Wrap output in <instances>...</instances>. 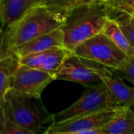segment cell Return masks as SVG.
I'll list each match as a JSON object with an SVG mask.
<instances>
[{
    "mask_svg": "<svg viewBox=\"0 0 134 134\" xmlns=\"http://www.w3.org/2000/svg\"><path fill=\"white\" fill-rule=\"evenodd\" d=\"M101 131L103 134H134V113L130 108L120 107Z\"/></svg>",
    "mask_w": 134,
    "mask_h": 134,
    "instance_id": "obj_11",
    "label": "cell"
},
{
    "mask_svg": "<svg viewBox=\"0 0 134 134\" xmlns=\"http://www.w3.org/2000/svg\"><path fill=\"white\" fill-rule=\"evenodd\" d=\"M114 107H117V105L107 86L103 82L86 86V90L75 103L57 114H53V122H59Z\"/></svg>",
    "mask_w": 134,
    "mask_h": 134,
    "instance_id": "obj_5",
    "label": "cell"
},
{
    "mask_svg": "<svg viewBox=\"0 0 134 134\" xmlns=\"http://www.w3.org/2000/svg\"><path fill=\"white\" fill-rule=\"evenodd\" d=\"M102 1H105V0H102Z\"/></svg>",
    "mask_w": 134,
    "mask_h": 134,
    "instance_id": "obj_25",
    "label": "cell"
},
{
    "mask_svg": "<svg viewBox=\"0 0 134 134\" xmlns=\"http://www.w3.org/2000/svg\"><path fill=\"white\" fill-rule=\"evenodd\" d=\"M61 46H64V35L60 27L17 46L16 55L20 58Z\"/></svg>",
    "mask_w": 134,
    "mask_h": 134,
    "instance_id": "obj_9",
    "label": "cell"
},
{
    "mask_svg": "<svg viewBox=\"0 0 134 134\" xmlns=\"http://www.w3.org/2000/svg\"><path fill=\"white\" fill-rule=\"evenodd\" d=\"M109 9V8H108ZM109 17L119 26L126 39L134 48V16L128 13L109 9Z\"/></svg>",
    "mask_w": 134,
    "mask_h": 134,
    "instance_id": "obj_17",
    "label": "cell"
},
{
    "mask_svg": "<svg viewBox=\"0 0 134 134\" xmlns=\"http://www.w3.org/2000/svg\"><path fill=\"white\" fill-rule=\"evenodd\" d=\"M66 16L38 5L27 12L20 20L16 35V47L42 35L60 28Z\"/></svg>",
    "mask_w": 134,
    "mask_h": 134,
    "instance_id": "obj_3",
    "label": "cell"
},
{
    "mask_svg": "<svg viewBox=\"0 0 134 134\" xmlns=\"http://www.w3.org/2000/svg\"><path fill=\"white\" fill-rule=\"evenodd\" d=\"M112 72L134 86V56L128 57L118 68L111 69Z\"/></svg>",
    "mask_w": 134,
    "mask_h": 134,
    "instance_id": "obj_20",
    "label": "cell"
},
{
    "mask_svg": "<svg viewBox=\"0 0 134 134\" xmlns=\"http://www.w3.org/2000/svg\"><path fill=\"white\" fill-rule=\"evenodd\" d=\"M101 32L109 38L127 57H133L134 48L128 42L118 24L112 18L108 17L107 19Z\"/></svg>",
    "mask_w": 134,
    "mask_h": 134,
    "instance_id": "obj_13",
    "label": "cell"
},
{
    "mask_svg": "<svg viewBox=\"0 0 134 134\" xmlns=\"http://www.w3.org/2000/svg\"><path fill=\"white\" fill-rule=\"evenodd\" d=\"M110 9L121 11L134 16V0H105Z\"/></svg>",
    "mask_w": 134,
    "mask_h": 134,
    "instance_id": "obj_21",
    "label": "cell"
},
{
    "mask_svg": "<svg viewBox=\"0 0 134 134\" xmlns=\"http://www.w3.org/2000/svg\"><path fill=\"white\" fill-rule=\"evenodd\" d=\"M53 80L56 78L49 72L19 64L11 76L9 89L17 93L41 98L43 90Z\"/></svg>",
    "mask_w": 134,
    "mask_h": 134,
    "instance_id": "obj_7",
    "label": "cell"
},
{
    "mask_svg": "<svg viewBox=\"0 0 134 134\" xmlns=\"http://www.w3.org/2000/svg\"><path fill=\"white\" fill-rule=\"evenodd\" d=\"M120 107L110 108L62 122H53L46 129L44 134H79L83 130L101 128L112 119Z\"/></svg>",
    "mask_w": 134,
    "mask_h": 134,
    "instance_id": "obj_8",
    "label": "cell"
},
{
    "mask_svg": "<svg viewBox=\"0 0 134 134\" xmlns=\"http://www.w3.org/2000/svg\"><path fill=\"white\" fill-rule=\"evenodd\" d=\"M49 50H51V49H49ZM49 50H46L44 52L34 53V54L28 55L26 57H20L19 58V64L21 65L30 67V68L39 69L42 61L44 60L45 57H46V55L48 54Z\"/></svg>",
    "mask_w": 134,
    "mask_h": 134,
    "instance_id": "obj_22",
    "label": "cell"
},
{
    "mask_svg": "<svg viewBox=\"0 0 134 134\" xmlns=\"http://www.w3.org/2000/svg\"><path fill=\"white\" fill-rule=\"evenodd\" d=\"M19 66V57L16 55L0 60V106L4 102L5 96L9 89L10 79Z\"/></svg>",
    "mask_w": 134,
    "mask_h": 134,
    "instance_id": "obj_16",
    "label": "cell"
},
{
    "mask_svg": "<svg viewBox=\"0 0 134 134\" xmlns=\"http://www.w3.org/2000/svg\"><path fill=\"white\" fill-rule=\"evenodd\" d=\"M71 53V50L64 46L54 48L49 50L44 60L42 61L39 69L53 74L56 78L57 72L60 68L64 60Z\"/></svg>",
    "mask_w": 134,
    "mask_h": 134,
    "instance_id": "obj_15",
    "label": "cell"
},
{
    "mask_svg": "<svg viewBox=\"0 0 134 134\" xmlns=\"http://www.w3.org/2000/svg\"><path fill=\"white\" fill-rule=\"evenodd\" d=\"M123 80V79L113 72L111 75L102 78V81L107 86L115 104L130 108L134 104V86H127Z\"/></svg>",
    "mask_w": 134,
    "mask_h": 134,
    "instance_id": "obj_10",
    "label": "cell"
},
{
    "mask_svg": "<svg viewBox=\"0 0 134 134\" xmlns=\"http://www.w3.org/2000/svg\"><path fill=\"white\" fill-rule=\"evenodd\" d=\"M3 18H2V0H0V30H2L4 27Z\"/></svg>",
    "mask_w": 134,
    "mask_h": 134,
    "instance_id": "obj_23",
    "label": "cell"
},
{
    "mask_svg": "<svg viewBox=\"0 0 134 134\" xmlns=\"http://www.w3.org/2000/svg\"><path fill=\"white\" fill-rule=\"evenodd\" d=\"M93 1L94 0H41L40 5L66 16L71 9Z\"/></svg>",
    "mask_w": 134,
    "mask_h": 134,
    "instance_id": "obj_18",
    "label": "cell"
},
{
    "mask_svg": "<svg viewBox=\"0 0 134 134\" xmlns=\"http://www.w3.org/2000/svg\"><path fill=\"white\" fill-rule=\"evenodd\" d=\"M41 0H2V18L4 25L19 20L27 12L40 5Z\"/></svg>",
    "mask_w": 134,
    "mask_h": 134,
    "instance_id": "obj_12",
    "label": "cell"
},
{
    "mask_svg": "<svg viewBox=\"0 0 134 134\" xmlns=\"http://www.w3.org/2000/svg\"><path fill=\"white\" fill-rule=\"evenodd\" d=\"M19 20L0 30V60L16 55V35Z\"/></svg>",
    "mask_w": 134,
    "mask_h": 134,
    "instance_id": "obj_14",
    "label": "cell"
},
{
    "mask_svg": "<svg viewBox=\"0 0 134 134\" xmlns=\"http://www.w3.org/2000/svg\"><path fill=\"white\" fill-rule=\"evenodd\" d=\"M109 9L104 1L94 0L69 11L60 27L64 46L72 50L78 45L102 31Z\"/></svg>",
    "mask_w": 134,
    "mask_h": 134,
    "instance_id": "obj_1",
    "label": "cell"
},
{
    "mask_svg": "<svg viewBox=\"0 0 134 134\" xmlns=\"http://www.w3.org/2000/svg\"><path fill=\"white\" fill-rule=\"evenodd\" d=\"M111 74V68L72 53L57 72L56 79L76 82L86 87L103 83L102 78Z\"/></svg>",
    "mask_w": 134,
    "mask_h": 134,
    "instance_id": "obj_4",
    "label": "cell"
},
{
    "mask_svg": "<svg viewBox=\"0 0 134 134\" xmlns=\"http://www.w3.org/2000/svg\"><path fill=\"white\" fill-rule=\"evenodd\" d=\"M5 115L32 134L44 133L53 122L51 114L41 98L17 93L9 89L2 104Z\"/></svg>",
    "mask_w": 134,
    "mask_h": 134,
    "instance_id": "obj_2",
    "label": "cell"
},
{
    "mask_svg": "<svg viewBox=\"0 0 134 134\" xmlns=\"http://www.w3.org/2000/svg\"><path fill=\"white\" fill-rule=\"evenodd\" d=\"M71 52L79 57L94 60L111 69L118 68L128 57L103 32L82 42Z\"/></svg>",
    "mask_w": 134,
    "mask_h": 134,
    "instance_id": "obj_6",
    "label": "cell"
},
{
    "mask_svg": "<svg viewBox=\"0 0 134 134\" xmlns=\"http://www.w3.org/2000/svg\"><path fill=\"white\" fill-rule=\"evenodd\" d=\"M130 109L132 110V111H133V112L134 113V104H133V105H132V106H131V107H130Z\"/></svg>",
    "mask_w": 134,
    "mask_h": 134,
    "instance_id": "obj_24",
    "label": "cell"
},
{
    "mask_svg": "<svg viewBox=\"0 0 134 134\" xmlns=\"http://www.w3.org/2000/svg\"><path fill=\"white\" fill-rule=\"evenodd\" d=\"M0 134H32L8 117L0 106Z\"/></svg>",
    "mask_w": 134,
    "mask_h": 134,
    "instance_id": "obj_19",
    "label": "cell"
}]
</instances>
